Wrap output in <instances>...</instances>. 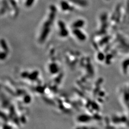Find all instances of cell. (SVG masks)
<instances>
[{
    "label": "cell",
    "mask_w": 129,
    "mask_h": 129,
    "mask_svg": "<svg viewBox=\"0 0 129 129\" xmlns=\"http://www.w3.org/2000/svg\"><path fill=\"white\" fill-rule=\"evenodd\" d=\"M73 33H74V35L77 37L78 39L80 40L84 41L86 38V36L79 29L74 28V30H73Z\"/></svg>",
    "instance_id": "6da1fadb"
},
{
    "label": "cell",
    "mask_w": 129,
    "mask_h": 129,
    "mask_svg": "<svg viewBox=\"0 0 129 129\" xmlns=\"http://www.w3.org/2000/svg\"><path fill=\"white\" fill-rule=\"evenodd\" d=\"M59 26L60 28V35L62 37L67 36L68 35V31L67 29L66 28V27H64V23L62 22H59Z\"/></svg>",
    "instance_id": "7a4b0ae2"
},
{
    "label": "cell",
    "mask_w": 129,
    "mask_h": 129,
    "mask_svg": "<svg viewBox=\"0 0 129 129\" xmlns=\"http://www.w3.org/2000/svg\"><path fill=\"white\" fill-rule=\"evenodd\" d=\"M84 22L82 20H78L76 21L72 24V27L74 28H82L84 25Z\"/></svg>",
    "instance_id": "3957f363"
},
{
    "label": "cell",
    "mask_w": 129,
    "mask_h": 129,
    "mask_svg": "<svg viewBox=\"0 0 129 129\" xmlns=\"http://www.w3.org/2000/svg\"><path fill=\"white\" fill-rule=\"evenodd\" d=\"M60 5H61V7L62 8L63 10L67 11V10H70V6L68 4L67 2H66L65 1H62V2H61Z\"/></svg>",
    "instance_id": "277c9868"
},
{
    "label": "cell",
    "mask_w": 129,
    "mask_h": 129,
    "mask_svg": "<svg viewBox=\"0 0 129 129\" xmlns=\"http://www.w3.org/2000/svg\"><path fill=\"white\" fill-rule=\"evenodd\" d=\"M80 121H82V122H86L89 120V118L88 116L83 115L82 116H80L79 118Z\"/></svg>",
    "instance_id": "5b68a950"
},
{
    "label": "cell",
    "mask_w": 129,
    "mask_h": 129,
    "mask_svg": "<svg viewBox=\"0 0 129 129\" xmlns=\"http://www.w3.org/2000/svg\"><path fill=\"white\" fill-rule=\"evenodd\" d=\"M34 2V0H26L25 2V5L26 7H29L31 6L33 4V3Z\"/></svg>",
    "instance_id": "8992f818"
}]
</instances>
